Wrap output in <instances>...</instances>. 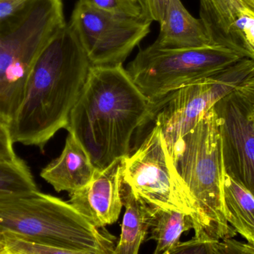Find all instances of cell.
Wrapping results in <instances>:
<instances>
[{
	"label": "cell",
	"mask_w": 254,
	"mask_h": 254,
	"mask_svg": "<svg viewBox=\"0 0 254 254\" xmlns=\"http://www.w3.org/2000/svg\"><path fill=\"white\" fill-rule=\"evenodd\" d=\"M213 248L216 254H254V246L234 238L214 242Z\"/></svg>",
	"instance_id": "cell-24"
},
{
	"label": "cell",
	"mask_w": 254,
	"mask_h": 254,
	"mask_svg": "<svg viewBox=\"0 0 254 254\" xmlns=\"http://www.w3.org/2000/svg\"><path fill=\"white\" fill-rule=\"evenodd\" d=\"M164 254H216L213 242L198 240L194 237L185 243H180L176 247Z\"/></svg>",
	"instance_id": "cell-22"
},
{
	"label": "cell",
	"mask_w": 254,
	"mask_h": 254,
	"mask_svg": "<svg viewBox=\"0 0 254 254\" xmlns=\"http://www.w3.org/2000/svg\"><path fill=\"white\" fill-rule=\"evenodd\" d=\"M125 158L97 170L88 185L69 194L68 203L98 229L116 223L120 216Z\"/></svg>",
	"instance_id": "cell-11"
},
{
	"label": "cell",
	"mask_w": 254,
	"mask_h": 254,
	"mask_svg": "<svg viewBox=\"0 0 254 254\" xmlns=\"http://www.w3.org/2000/svg\"><path fill=\"white\" fill-rule=\"evenodd\" d=\"M91 68L77 36L65 24L31 69L22 103L9 123L13 143L43 150L59 130L66 128Z\"/></svg>",
	"instance_id": "cell-2"
},
{
	"label": "cell",
	"mask_w": 254,
	"mask_h": 254,
	"mask_svg": "<svg viewBox=\"0 0 254 254\" xmlns=\"http://www.w3.org/2000/svg\"><path fill=\"white\" fill-rule=\"evenodd\" d=\"M176 165L196 204L195 238L214 243L236 237L224 208L225 171L220 128L213 107L184 137Z\"/></svg>",
	"instance_id": "cell-4"
},
{
	"label": "cell",
	"mask_w": 254,
	"mask_h": 254,
	"mask_svg": "<svg viewBox=\"0 0 254 254\" xmlns=\"http://www.w3.org/2000/svg\"><path fill=\"white\" fill-rule=\"evenodd\" d=\"M6 249L4 247V244L0 241V254H2L4 252H5Z\"/></svg>",
	"instance_id": "cell-30"
},
{
	"label": "cell",
	"mask_w": 254,
	"mask_h": 254,
	"mask_svg": "<svg viewBox=\"0 0 254 254\" xmlns=\"http://www.w3.org/2000/svg\"><path fill=\"white\" fill-rule=\"evenodd\" d=\"M138 3L140 4V7H141L143 15V11H144L145 9V4H146V0H138Z\"/></svg>",
	"instance_id": "cell-29"
},
{
	"label": "cell",
	"mask_w": 254,
	"mask_h": 254,
	"mask_svg": "<svg viewBox=\"0 0 254 254\" xmlns=\"http://www.w3.org/2000/svg\"><path fill=\"white\" fill-rule=\"evenodd\" d=\"M9 125L0 116V164H10L20 158L15 153Z\"/></svg>",
	"instance_id": "cell-21"
},
{
	"label": "cell",
	"mask_w": 254,
	"mask_h": 254,
	"mask_svg": "<svg viewBox=\"0 0 254 254\" xmlns=\"http://www.w3.org/2000/svg\"><path fill=\"white\" fill-rule=\"evenodd\" d=\"M97 170L84 148L68 133L61 155L42 170L40 176L57 192L71 194L88 185Z\"/></svg>",
	"instance_id": "cell-12"
},
{
	"label": "cell",
	"mask_w": 254,
	"mask_h": 254,
	"mask_svg": "<svg viewBox=\"0 0 254 254\" xmlns=\"http://www.w3.org/2000/svg\"><path fill=\"white\" fill-rule=\"evenodd\" d=\"M155 116L123 65L92 66L65 128L101 171L130 155L134 131Z\"/></svg>",
	"instance_id": "cell-1"
},
{
	"label": "cell",
	"mask_w": 254,
	"mask_h": 254,
	"mask_svg": "<svg viewBox=\"0 0 254 254\" xmlns=\"http://www.w3.org/2000/svg\"><path fill=\"white\" fill-rule=\"evenodd\" d=\"M136 1H138V0H136Z\"/></svg>",
	"instance_id": "cell-32"
},
{
	"label": "cell",
	"mask_w": 254,
	"mask_h": 254,
	"mask_svg": "<svg viewBox=\"0 0 254 254\" xmlns=\"http://www.w3.org/2000/svg\"><path fill=\"white\" fill-rule=\"evenodd\" d=\"M170 0H146L143 16L151 22H161L164 19Z\"/></svg>",
	"instance_id": "cell-26"
},
{
	"label": "cell",
	"mask_w": 254,
	"mask_h": 254,
	"mask_svg": "<svg viewBox=\"0 0 254 254\" xmlns=\"http://www.w3.org/2000/svg\"><path fill=\"white\" fill-rule=\"evenodd\" d=\"M66 24L62 0H28L0 21V116L10 123L42 51Z\"/></svg>",
	"instance_id": "cell-5"
},
{
	"label": "cell",
	"mask_w": 254,
	"mask_h": 254,
	"mask_svg": "<svg viewBox=\"0 0 254 254\" xmlns=\"http://www.w3.org/2000/svg\"><path fill=\"white\" fill-rule=\"evenodd\" d=\"M235 92L249 107L252 116H254V68L237 86Z\"/></svg>",
	"instance_id": "cell-25"
},
{
	"label": "cell",
	"mask_w": 254,
	"mask_h": 254,
	"mask_svg": "<svg viewBox=\"0 0 254 254\" xmlns=\"http://www.w3.org/2000/svg\"><path fill=\"white\" fill-rule=\"evenodd\" d=\"M36 190L38 189L34 176L22 159L10 164H0V193Z\"/></svg>",
	"instance_id": "cell-18"
},
{
	"label": "cell",
	"mask_w": 254,
	"mask_h": 254,
	"mask_svg": "<svg viewBox=\"0 0 254 254\" xmlns=\"http://www.w3.org/2000/svg\"><path fill=\"white\" fill-rule=\"evenodd\" d=\"M123 183L153 207L191 215L194 226L196 204L159 127L155 126L137 150L125 158Z\"/></svg>",
	"instance_id": "cell-7"
},
{
	"label": "cell",
	"mask_w": 254,
	"mask_h": 254,
	"mask_svg": "<svg viewBox=\"0 0 254 254\" xmlns=\"http://www.w3.org/2000/svg\"><path fill=\"white\" fill-rule=\"evenodd\" d=\"M193 229L191 215L155 207L149 240L156 242L154 254H164L180 243L182 234Z\"/></svg>",
	"instance_id": "cell-17"
},
{
	"label": "cell",
	"mask_w": 254,
	"mask_h": 254,
	"mask_svg": "<svg viewBox=\"0 0 254 254\" xmlns=\"http://www.w3.org/2000/svg\"><path fill=\"white\" fill-rule=\"evenodd\" d=\"M213 109L220 128L225 173L254 197V116L235 91Z\"/></svg>",
	"instance_id": "cell-10"
},
{
	"label": "cell",
	"mask_w": 254,
	"mask_h": 254,
	"mask_svg": "<svg viewBox=\"0 0 254 254\" xmlns=\"http://www.w3.org/2000/svg\"><path fill=\"white\" fill-rule=\"evenodd\" d=\"M122 193L125 213L120 240L115 251L117 254H138L150 229L155 207L136 195L124 183Z\"/></svg>",
	"instance_id": "cell-15"
},
{
	"label": "cell",
	"mask_w": 254,
	"mask_h": 254,
	"mask_svg": "<svg viewBox=\"0 0 254 254\" xmlns=\"http://www.w3.org/2000/svg\"><path fill=\"white\" fill-rule=\"evenodd\" d=\"M70 251L113 249L115 237L89 223L71 204L38 190L0 193V234Z\"/></svg>",
	"instance_id": "cell-3"
},
{
	"label": "cell",
	"mask_w": 254,
	"mask_h": 254,
	"mask_svg": "<svg viewBox=\"0 0 254 254\" xmlns=\"http://www.w3.org/2000/svg\"><path fill=\"white\" fill-rule=\"evenodd\" d=\"M91 5L113 12L134 17H144L141 7L136 0H85Z\"/></svg>",
	"instance_id": "cell-20"
},
{
	"label": "cell",
	"mask_w": 254,
	"mask_h": 254,
	"mask_svg": "<svg viewBox=\"0 0 254 254\" xmlns=\"http://www.w3.org/2000/svg\"><path fill=\"white\" fill-rule=\"evenodd\" d=\"M242 4L254 10V0H241Z\"/></svg>",
	"instance_id": "cell-28"
},
{
	"label": "cell",
	"mask_w": 254,
	"mask_h": 254,
	"mask_svg": "<svg viewBox=\"0 0 254 254\" xmlns=\"http://www.w3.org/2000/svg\"><path fill=\"white\" fill-rule=\"evenodd\" d=\"M254 68V59L243 58L214 77L176 91L158 105L153 120L175 164L184 137L218 101L234 92Z\"/></svg>",
	"instance_id": "cell-8"
},
{
	"label": "cell",
	"mask_w": 254,
	"mask_h": 254,
	"mask_svg": "<svg viewBox=\"0 0 254 254\" xmlns=\"http://www.w3.org/2000/svg\"><path fill=\"white\" fill-rule=\"evenodd\" d=\"M245 58L223 46L160 49L150 45L139 52L127 71L156 113L158 105L173 92L214 77Z\"/></svg>",
	"instance_id": "cell-6"
},
{
	"label": "cell",
	"mask_w": 254,
	"mask_h": 254,
	"mask_svg": "<svg viewBox=\"0 0 254 254\" xmlns=\"http://www.w3.org/2000/svg\"><path fill=\"white\" fill-rule=\"evenodd\" d=\"M2 254H9L8 252H7V250H6L5 252H4V253H3Z\"/></svg>",
	"instance_id": "cell-31"
},
{
	"label": "cell",
	"mask_w": 254,
	"mask_h": 254,
	"mask_svg": "<svg viewBox=\"0 0 254 254\" xmlns=\"http://www.w3.org/2000/svg\"><path fill=\"white\" fill-rule=\"evenodd\" d=\"M152 22L97 8L78 0L68 25L92 66L123 65L133 49L147 36Z\"/></svg>",
	"instance_id": "cell-9"
},
{
	"label": "cell",
	"mask_w": 254,
	"mask_h": 254,
	"mask_svg": "<svg viewBox=\"0 0 254 254\" xmlns=\"http://www.w3.org/2000/svg\"><path fill=\"white\" fill-rule=\"evenodd\" d=\"M236 28L254 50V10L243 6L241 13L236 22Z\"/></svg>",
	"instance_id": "cell-23"
},
{
	"label": "cell",
	"mask_w": 254,
	"mask_h": 254,
	"mask_svg": "<svg viewBox=\"0 0 254 254\" xmlns=\"http://www.w3.org/2000/svg\"><path fill=\"white\" fill-rule=\"evenodd\" d=\"M28 0H0V21L16 13Z\"/></svg>",
	"instance_id": "cell-27"
},
{
	"label": "cell",
	"mask_w": 254,
	"mask_h": 254,
	"mask_svg": "<svg viewBox=\"0 0 254 254\" xmlns=\"http://www.w3.org/2000/svg\"><path fill=\"white\" fill-rule=\"evenodd\" d=\"M200 19L213 46L233 49L243 56L252 53V48L239 34L236 22L243 9L241 0H199Z\"/></svg>",
	"instance_id": "cell-14"
},
{
	"label": "cell",
	"mask_w": 254,
	"mask_h": 254,
	"mask_svg": "<svg viewBox=\"0 0 254 254\" xmlns=\"http://www.w3.org/2000/svg\"><path fill=\"white\" fill-rule=\"evenodd\" d=\"M151 46L160 49H188L213 45L201 19L192 16L181 0H170L160 22L159 35Z\"/></svg>",
	"instance_id": "cell-13"
},
{
	"label": "cell",
	"mask_w": 254,
	"mask_h": 254,
	"mask_svg": "<svg viewBox=\"0 0 254 254\" xmlns=\"http://www.w3.org/2000/svg\"><path fill=\"white\" fill-rule=\"evenodd\" d=\"M0 241L10 254H117L116 248L95 250L70 251L42 246L19 238L14 234H0Z\"/></svg>",
	"instance_id": "cell-19"
},
{
	"label": "cell",
	"mask_w": 254,
	"mask_h": 254,
	"mask_svg": "<svg viewBox=\"0 0 254 254\" xmlns=\"http://www.w3.org/2000/svg\"><path fill=\"white\" fill-rule=\"evenodd\" d=\"M223 202L228 224L247 243L254 246V197L226 173Z\"/></svg>",
	"instance_id": "cell-16"
}]
</instances>
